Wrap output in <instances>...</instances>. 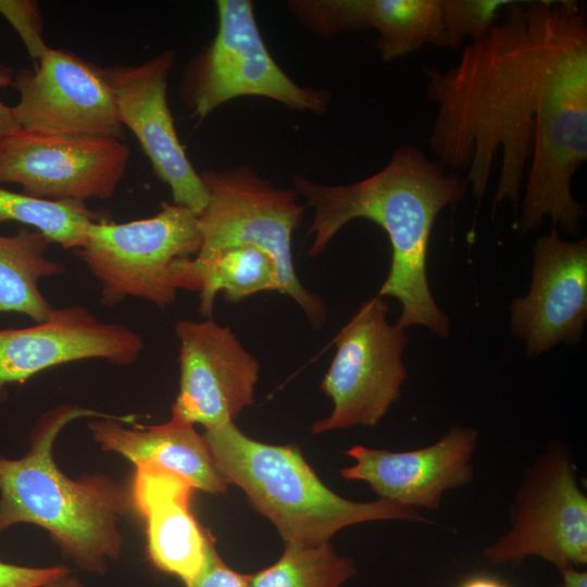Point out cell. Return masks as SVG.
I'll return each mask as SVG.
<instances>
[{"instance_id": "cell-1", "label": "cell", "mask_w": 587, "mask_h": 587, "mask_svg": "<svg viewBox=\"0 0 587 587\" xmlns=\"http://www.w3.org/2000/svg\"><path fill=\"white\" fill-rule=\"evenodd\" d=\"M488 35L441 71L423 66L437 112L427 139L480 201L501 152L495 203L516 212L538 118L587 54L586 10L574 0H511Z\"/></svg>"}, {"instance_id": "cell-2", "label": "cell", "mask_w": 587, "mask_h": 587, "mask_svg": "<svg viewBox=\"0 0 587 587\" xmlns=\"http://www.w3.org/2000/svg\"><path fill=\"white\" fill-rule=\"evenodd\" d=\"M294 189L314 210L308 234L309 255L321 254L334 236L355 218L380 226L391 246L390 268L379 297L401 303L397 325L424 326L441 338L449 335V319L436 304L427 278V252L435 221L441 210L459 202L467 191L465 178L448 173L420 148H398L377 173L348 185H324L295 175Z\"/></svg>"}, {"instance_id": "cell-3", "label": "cell", "mask_w": 587, "mask_h": 587, "mask_svg": "<svg viewBox=\"0 0 587 587\" xmlns=\"http://www.w3.org/2000/svg\"><path fill=\"white\" fill-rule=\"evenodd\" d=\"M92 416L110 415L70 404L54 408L40 417L23 458H0V532L17 523L39 525L80 569L103 573L120 558L117 521L127 512L130 497L105 477L73 480L52 458L62 428Z\"/></svg>"}, {"instance_id": "cell-4", "label": "cell", "mask_w": 587, "mask_h": 587, "mask_svg": "<svg viewBox=\"0 0 587 587\" xmlns=\"http://www.w3.org/2000/svg\"><path fill=\"white\" fill-rule=\"evenodd\" d=\"M202 436L218 472L245 491L285 542H328L344 527L372 521L429 523L417 509L387 499L355 502L340 497L321 482L297 447L249 438L233 421Z\"/></svg>"}, {"instance_id": "cell-5", "label": "cell", "mask_w": 587, "mask_h": 587, "mask_svg": "<svg viewBox=\"0 0 587 587\" xmlns=\"http://www.w3.org/2000/svg\"><path fill=\"white\" fill-rule=\"evenodd\" d=\"M201 246L198 214L164 201L151 217L91 223L76 251L101 286V304L139 298L164 309L179 289L198 291L191 257Z\"/></svg>"}, {"instance_id": "cell-6", "label": "cell", "mask_w": 587, "mask_h": 587, "mask_svg": "<svg viewBox=\"0 0 587 587\" xmlns=\"http://www.w3.org/2000/svg\"><path fill=\"white\" fill-rule=\"evenodd\" d=\"M200 176L209 200L198 214L202 246L196 257L208 258L241 246L266 252L277 265L280 294L294 299L312 326L321 329L327 309L299 280L291 252L292 234L308 208L298 202L297 190L275 187L247 165L208 168Z\"/></svg>"}, {"instance_id": "cell-7", "label": "cell", "mask_w": 587, "mask_h": 587, "mask_svg": "<svg viewBox=\"0 0 587 587\" xmlns=\"http://www.w3.org/2000/svg\"><path fill=\"white\" fill-rule=\"evenodd\" d=\"M217 30L186 65L179 96L191 117L203 121L215 109L243 96L272 99L290 110L323 115L332 93L303 87L276 63L258 27L253 2L217 0Z\"/></svg>"}, {"instance_id": "cell-8", "label": "cell", "mask_w": 587, "mask_h": 587, "mask_svg": "<svg viewBox=\"0 0 587 587\" xmlns=\"http://www.w3.org/2000/svg\"><path fill=\"white\" fill-rule=\"evenodd\" d=\"M509 514L508 533L484 549L492 565L527 557L558 570L587 564V497L564 444L550 442L525 471Z\"/></svg>"}, {"instance_id": "cell-9", "label": "cell", "mask_w": 587, "mask_h": 587, "mask_svg": "<svg viewBox=\"0 0 587 587\" xmlns=\"http://www.w3.org/2000/svg\"><path fill=\"white\" fill-rule=\"evenodd\" d=\"M388 304L378 295L366 300L334 339L336 353L321 389L334 403L312 433L374 426L400 399L407 377L404 329L387 321Z\"/></svg>"}, {"instance_id": "cell-10", "label": "cell", "mask_w": 587, "mask_h": 587, "mask_svg": "<svg viewBox=\"0 0 587 587\" xmlns=\"http://www.w3.org/2000/svg\"><path fill=\"white\" fill-rule=\"evenodd\" d=\"M130 149L109 137L46 136L18 129L0 139V185L52 201L111 198L123 179Z\"/></svg>"}, {"instance_id": "cell-11", "label": "cell", "mask_w": 587, "mask_h": 587, "mask_svg": "<svg viewBox=\"0 0 587 587\" xmlns=\"http://www.w3.org/2000/svg\"><path fill=\"white\" fill-rule=\"evenodd\" d=\"M36 64L35 70L18 71L11 86L20 95L12 110L21 129L46 136L125 139L102 67L53 48Z\"/></svg>"}, {"instance_id": "cell-12", "label": "cell", "mask_w": 587, "mask_h": 587, "mask_svg": "<svg viewBox=\"0 0 587 587\" xmlns=\"http://www.w3.org/2000/svg\"><path fill=\"white\" fill-rule=\"evenodd\" d=\"M175 335L180 376L172 416L211 429L253 404L260 363L228 326L180 320Z\"/></svg>"}, {"instance_id": "cell-13", "label": "cell", "mask_w": 587, "mask_h": 587, "mask_svg": "<svg viewBox=\"0 0 587 587\" xmlns=\"http://www.w3.org/2000/svg\"><path fill=\"white\" fill-rule=\"evenodd\" d=\"M174 62L175 51L166 49L140 64L102 70L121 124L137 138L153 173L170 187L173 202L199 214L207 207L208 190L178 139L166 97Z\"/></svg>"}, {"instance_id": "cell-14", "label": "cell", "mask_w": 587, "mask_h": 587, "mask_svg": "<svg viewBox=\"0 0 587 587\" xmlns=\"http://www.w3.org/2000/svg\"><path fill=\"white\" fill-rule=\"evenodd\" d=\"M145 344L133 329L97 319L83 305L52 310L47 320L23 328L0 327V400L5 387L50 367L85 360L133 364Z\"/></svg>"}, {"instance_id": "cell-15", "label": "cell", "mask_w": 587, "mask_h": 587, "mask_svg": "<svg viewBox=\"0 0 587 587\" xmlns=\"http://www.w3.org/2000/svg\"><path fill=\"white\" fill-rule=\"evenodd\" d=\"M587 320V240L564 241L553 228L534 246L528 294L513 300L511 327L528 355L577 344Z\"/></svg>"}, {"instance_id": "cell-16", "label": "cell", "mask_w": 587, "mask_h": 587, "mask_svg": "<svg viewBox=\"0 0 587 587\" xmlns=\"http://www.w3.org/2000/svg\"><path fill=\"white\" fill-rule=\"evenodd\" d=\"M478 434L453 425L435 444L410 451L353 446L346 453L355 464L341 469L346 479L364 480L379 498L415 509H437L444 492L470 484Z\"/></svg>"}, {"instance_id": "cell-17", "label": "cell", "mask_w": 587, "mask_h": 587, "mask_svg": "<svg viewBox=\"0 0 587 587\" xmlns=\"http://www.w3.org/2000/svg\"><path fill=\"white\" fill-rule=\"evenodd\" d=\"M287 8L300 24L323 39L374 28L385 62L425 45L447 48L440 0H291Z\"/></svg>"}, {"instance_id": "cell-18", "label": "cell", "mask_w": 587, "mask_h": 587, "mask_svg": "<svg viewBox=\"0 0 587 587\" xmlns=\"http://www.w3.org/2000/svg\"><path fill=\"white\" fill-rule=\"evenodd\" d=\"M192 489L172 471L153 464L136 466L132 500L146 523L149 558L158 570L184 584L202 569L211 536L190 512Z\"/></svg>"}, {"instance_id": "cell-19", "label": "cell", "mask_w": 587, "mask_h": 587, "mask_svg": "<svg viewBox=\"0 0 587 587\" xmlns=\"http://www.w3.org/2000/svg\"><path fill=\"white\" fill-rule=\"evenodd\" d=\"M135 416H108L89 423L103 450L122 454L136 466L153 464L186 478L193 488L226 492L228 482L216 469L209 446L193 425L174 416L164 424L127 427Z\"/></svg>"}, {"instance_id": "cell-20", "label": "cell", "mask_w": 587, "mask_h": 587, "mask_svg": "<svg viewBox=\"0 0 587 587\" xmlns=\"http://www.w3.org/2000/svg\"><path fill=\"white\" fill-rule=\"evenodd\" d=\"M49 245L42 234L28 227L12 236L0 235V313L25 314L36 323L48 319L53 307L39 284L66 270L46 255Z\"/></svg>"}, {"instance_id": "cell-21", "label": "cell", "mask_w": 587, "mask_h": 587, "mask_svg": "<svg viewBox=\"0 0 587 587\" xmlns=\"http://www.w3.org/2000/svg\"><path fill=\"white\" fill-rule=\"evenodd\" d=\"M192 271L200 292L199 312L212 317L218 292L237 303L263 291L282 292L279 273L273 258L252 247H234L208 258H192Z\"/></svg>"}, {"instance_id": "cell-22", "label": "cell", "mask_w": 587, "mask_h": 587, "mask_svg": "<svg viewBox=\"0 0 587 587\" xmlns=\"http://www.w3.org/2000/svg\"><path fill=\"white\" fill-rule=\"evenodd\" d=\"M105 220L83 201H52L0 187V224L16 222L42 234L63 249H79L93 222Z\"/></svg>"}, {"instance_id": "cell-23", "label": "cell", "mask_w": 587, "mask_h": 587, "mask_svg": "<svg viewBox=\"0 0 587 587\" xmlns=\"http://www.w3.org/2000/svg\"><path fill=\"white\" fill-rule=\"evenodd\" d=\"M357 574L354 562L335 552L330 542H285L271 566L247 574L250 587H340Z\"/></svg>"}, {"instance_id": "cell-24", "label": "cell", "mask_w": 587, "mask_h": 587, "mask_svg": "<svg viewBox=\"0 0 587 587\" xmlns=\"http://www.w3.org/2000/svg\"><path fill=\"white\" fill-rule=\"evenodd\" d=\"M511 0H440L447 48L455 49L465 39H484Z\"/></svg>"}, {"instance_id": "cell-25", "label": "cell", "mask_w": 587, "mask_h": 587, "mask_svg": "<svg viewBox=\"0 0 587 587\" xmlns=\"http://www.w3.org/2000/svg\"><path fill=\"white\" fill-rule=\"evenodd\" d=\"M0 13L18 34L29 57L37 63L50 47L43 40V21L33 0H0Z\"/></svg>"}, {"instance_id": "cell-26", "label": "cell", "mask_w": 587, "mask_h": 587, "mask_svg": "<svg viewBox=\"0 0 587 587\" xmlns=\"http://www.w3.org/2000/svg\"><path fill=\"white\" fill-rule=\"evenodd\" d=\"M186 587H250L247 574L230 569L216 551L214 538H209L207 557L200 572Z\"/></svg>"}, {"instance_id": "cell-27", "label": "cell", "mask_w": 587, "mask_h": 587, "mask_svg": "<svg viewBox=\"0 0 587 587\" xmlns=\"http://www.w3.org/2000/svg\"><path fill=\"white\" fill-rule=\"evenodd\" d=\"M70 573L65 566H23L0 561V587H42Z\"/></svg>"}, {"instance_id": "cell-28", "label": "cell", "mask_w": 587, "mask_h": 587, "mask_svg": "<svg viewBox=\"0 0 587 587\" xmlns=\"http://www.w3.org/2000/svg\"><path fill=\"white\" fill-rule=\"evenodd\" d=\"M14 76L15 73L11 67L0 63V88L11 87ZM18 129L12 107L0 101V139Z\"/></svg>"}, {"instance_id": "cell-29", "label": "cell", "mask_w": 587, "mask_h": 587, "mask_svg": "<svg viewBox=\"0 0 587 587\" xmlns=\"http://www.w3.org/2000/svg\"><path fill=\"white\" fill-rule=\"evenodd\" d=\"M457 587H513L508 582L502 580L501 578L485 574L478 573L467 576L461 580Z\"/></svg>"}, {"instance_id": "cell-30", "label": "cell", "mask_w": 587, "mask_h": 587, "mask_svg": "<svg viewBox=\"0 0 587 587\" xmlns=\"http://www.w3.org/2000/svg\"><path fill=\"white\" fill-rule=\"evenodd\" d=\"M562 580L551 587H587V572L578 567L566 566L559 569Z\"/></svg>"}, {"instance_id": "cell-31", "label": "cell", "mask_w": 587, "mask_h": 587, "mask_svg": "<svg viewBox=\"0 0 587 587\" xmlns=\"http://www.w3.org/2000/svg\"><path fill=\"white\" fill-rule=\"evenodd\" d=\"M42 587H83V585L77 577L67 573Z\"/></svg>"}]
</instances>
